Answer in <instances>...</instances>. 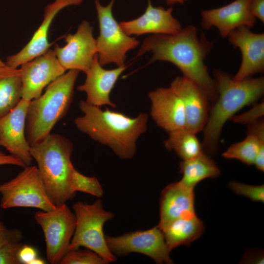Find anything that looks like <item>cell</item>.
Instances as JSON below:
<instances>
[{
    "mask_svg": "<svg viewBox=\"0 0 264 264\" xmlns=\"http://www.w3.org/2000/svg\"><path fill=\"white\" fill-rule=\"evenodd\" d=\"M213 42L192 25L173 34H154L146 38L137 56L153 53L151 62L167 61L176 66L183 76L196 84L207 95L212 105L217 100L215 81L210 76L205 60L211 52Z\"/></svg>",
    "mask_w": 264,
    "mask_h": 264,
    "instance_id": "1",
    "label": "cell"
},
{
    "mask_svg": "<svg viewBox=\"0 0 264 264\" xmlns=\"http://www.w3.org/2000/svg\"><path fill=\"white\" fill-rule=\"evenodd\" d=\"M79 107L83 115L74 120L79 131L108 146L121 159L134 156L137 140L148 128L147 113L131 117L109 109L103 110L84 100L80 101Z\"/></svg>",
    "mask_w": 264,
    "mask_h": 264,
    "instance_id": "2",
    "label": "cell"
},
{
    "mask_svg": "<svg viewBox=\"0 0 264 264\" xmlns=\"http://www.w3.org/2000/svg\"><path fill=\"white\" fill-rule=\"evenodd\" d=\"M218 97L210 106L203 130L204 153L211 156L217 153L220 134L227 120L242 108L256 103L264 93V78L250 77L236 81L233 76L217 69L213 72Z\"/></svg>",
    "mask_w": 264,
    "mask_h": 264,
    "instance_id": "3",
    "label": "cell"
},
{
    "mask_svg": "<svg viewBox=\"0 0 264 264\" xmlns=\"http://www.w3.org/2000/svg\"><path fill=\"white\" fill-rule=\"evenodd\" d=\"M73 151L72 142L58 133H50L30 146L31 156L36 161L47 193L56 206L66 203L74 196L69 188L74 167L70 160Z\"/></svg>",
    "mask_w": 264,
    "mask_h": 264,
    "instance_id": "4",
    "label": "cell"
},
{
    "mask_svg": "<svg viewBox=\"0 0 264 264\" xmlns=\"http://www.w3.org/2000/svg\"><path fill=\"white\" fill-rule=\"evenodd\" d=\"M79 72L69 70L49 84L44 94L30 101L25 134L30 146L40 142L49 135L56 124L67 112Z\"/></svg>",
    "mask_w": 264,
    "mask_h": 264,
    "instance_id": "5",
    "label": "cell"
},
{
    "mask_svg": "<svg viewBox=\"0 0 264 264\" xmlns=\"http://www.w3.org/2000/svg\"><path fill=\"white\" fill-rule=\"evenodd\" d=\"M72 207L76 225L69 250L83 246L95 252L108 263L115 261L116 257L109 249L103 232L104 224L113 218V213L104 209L100 199L92 204L78 201Z\"/></svg>",
    "mask_w": 264,
    "mask_h": 264,
    "instance_id": "6",
    "label": "cell"
},
{
    "mask_svg": "<svg viewBox=\"0 0 264 264\" xmlns=\"http://www.w3.org/2000/svg\"><path fill=\"white\" fill-rule=\"evenodd\" d=\"M0 206L4 209L31 207L46 211L56 206L35 166H26L14 178L0 184Z\"/></svg>",
    "mask_w": 264,
    "mask_h": 264,
    "instance_id": "7",
    "label": "cell"
},
{
    "mask_svg": "<svg viewBox=\"0 0 264 264\" xmlns=\"http://www.w3.org/2000/svg\"><path fill=\"white\" fill-rule=\"evenodd\" d=\"M115 0L103 6L99 0H95L99 24V36L96 40L97 54L100 64L111 63L117 66H124L126 53L136 47L139 42L136 38L127 35L121 28L112 14Z\"/></svg>",
    "mask_w": 264,
    "mask_h": 264,
    "instance_id": "8",
    "label": "cell"
},
{
    "mask_svg": "<svg viewBox=\"0 0 264 264\" xmlns=\"http://www.w3.org/2000/svg\"><path fill=\"white\" fill-rule=\"evenodd\" d=\"M34 219L44 234L47 261L52 264H60L69 250L74 232V213L64 203L51 210L36 212Z\"/></svg>",
    "mask_w": 264,
    "mask_h": 264,
    "instance_id": "9",
    "label": "cell"
},
{
    "mask_svg": "<svg viewBox=\"0 0 264 264\" xmlns=\"http://www.w3.org/2000/svg\"><path fill=\"white\" fill-rule=\"evenodd\" d=\"M105 238L107 245L113 254L124 255L136 252L150 257L157 264H173L170 251L158 226L147 230Z\"/></svg>",
    "mask_w": 264,
    "mask_h": 264,
    "instance_id": "10",
    "label": "cell"
},
{
    "mask_svg": "<svg viewBox=\"0 0 264 264\" xmlns=\"http://www.w3.org/2000/svg\"><path fill=\"white\" fill-rule=\"evenodd\" d=\"M93 28L84 21L73 34L65 36L66 44L54 46V51L61 66L67 70H77L85 73L89 69L97 54L96 40L93 36Z\"/></svg>",
    "mask_w": 264,
    "mask_h": 264,
    "instance_id": "11",
    "label": "cell"
},
{
    "mask_svg": "<svg viewBox=\"0 0 264 264\" xmlns=\"http://www.w3.org/2000/svg\"><path fill=\"white\" fill-rule=\"evenodd\" d=\"M22 99L31 101L39 97L44 88L64 74L61 66L53 50L21 66Z\"/></svg>",
    "mask_w": 264,
    "mask_h": 264,
    "instance_id": "12",
    "label": "cell"
},
{
    "mask_svg": "<svg viewBox=\"0 0 264 264\" xmlns=\"http://www.w3.org/2000/svg\"><path fill=\"white\" fill-rule=\"evenodd\" d=\"M29 101L22 99L9 112L0 118V143L9 153L31 165L30 145L26 137V118Z\"/></svg>",
    "mask_w": 264,
    "mask_h": 264,
    "instance_id": "13",
    "label": "cell"
},
{
    "mask_svg": "<svg viewBox=\"0 0 264 264\" xmlns=\"http://www.w3.org/2000/svg\"><path fill=\"white\" fill-rule=\"evenodd\" d=\"M246 26L239 27L228 35L229 43L239 48L242 54L241 66L233 79L241 81L264 71V34L252 32Z\"/></svg>",
    "mask_w": 264,
    "mask_h": 264,
    "instance_id": "14",
    "label": "cell"
},
{
    "mask_svg": "<svg viewBox=\"0 0 264 264\" xmlns=\"http://www.w3.org/2000/svg\"><path fill=\"white\" fill-rule=\"evenodd\" d=\"M251 0H235L220 8L201 12V27L208 30L216 27L220 36L227 37L234 29L241 26L250 28L256 22L250 10Z\"/></svg>",
    "mask_w": 264,
    "mask_h": 264,
    "instance_id": "15",
    "label": "cell"
},
{
    "mask_svg": "<svg viewBox=\"0 0 264 264\" xmlns=\"http://www.w3.org/2000/svg\"><path fill=\"white\" fill-rule=\"evenodd\" d=\"M150 114L156 125L168 133L186 127L184 105L171 87L158 88L148 92Z\"/></svg>",
    "mask_w": 264,
    "mask_h": 264,
    "instance_id": "16",
    "label": "cell"
},
{
    "mask_svg": "<svg viewBox=\"0 0 264 264\" xmlns=\"http://www.w3.org/2000/svg\"><path fill=\"white\" fill-rule=\"evenodd\" d=\"M171 87L183 102L185 128L196 133L202 131L207 123L211 104L205 93L194 82L183 76L176 77Z\"/></svg>",
    "mask_w": 264,
    "mask_h": 264,
    "instance_id": "17",
    "label": "cell"
},
{
    "mask_svg": "<svg viewBox=\"0 0 264 264\" xmlns=\"http://www.w3.org/2000/svg\"><path fill=\"white\" fill-rule=\"evenodd\" d=\"M83 0H55L47 5L44 8L43 22L35 32L27 44L19 52L8 56L6 66L17 68L23 64L44 54L49 50L51 44L48 42L49 27L56 15L62 9L70 5L80 4Z\"/></svg>",
    "mask_w": 264,
    "mask_h": 264,
    "instance_id": "18",
    "label": "cell"
},
{
    "mask_svg": "<svg viewBox=\"0 0 264 264\" xmlns=\"http://www.w3.org/2000/svg\"><path fill=\"white\" fill-rule=\"evenodd\" d=\"M126 67L124 65L112 69H106L99 63L96 54L89 69L86 73L84 83L78 86L77 89L86 92V101L92 105L100 108L108 105L115 108V104L110 99V93Z\"/></svg>",
    "mask_w": 264,
    "mask_h": 264,
    "instance_id": "19",
    "label": "cell"
},
{
    "mask_svg": "<svg viewBox=\"0 0 264 264\" xmlns=\"http://www.w3.org/2000/svg\"><path fill=\"white\" fill-rule=\"evenodd\" d=\"M173 9L162 6L154 7L148 0L145 12L137 18L120 23L123 31L128 35L146 34H173L182 28L180 22L172 14Z\"/></svg>",
    "mask_w": 264,
    "mask_h": 264,
    "instance_id": "20",
    "label": "cell"
},
{
    "mask_svg": "<svg viewBox=\"0 0 264 264\" xmlns=\"http://www.w3.org/2000/svg\"><path fill=\"white\" fill-rule=\"evenodd\" d=\"M194 189L179 181L171 183L163 189L160 200L158 227L173 220L196 215Z\"/></svg>",
    "mask_w": 264,
    "mask_h": 264,
    "instance_id": "21",
    "label": "cell"
},
{
    "mask_svg": "<svg viewBox=\"0 0 264 264\" xmlns=\"http://www.w3.org/2000/svg\"><path fill=\"white\" fill-rule=\"evenodd\" d=\"M159 228L171 251L180 245L189 246L201 236L204 225L196 214L173 220Z\"/></svg>",
    "mask_w": 264,
    "mask_h": 264,
    "instance_id": "22",
    "label": "cell"
},
{
    "mask_svg": "<svg viewBox=\"0 0 264 264\" xmlns=\"http://www.w3.org/2000/svg\"><path fill=\"white\" fill-rule=\"evenodd\" d=\"M247 126V136L245 139L232 144L222 155L225 158L238 159L251 165L254 164L258 152L264 150V119Z\"/></svg>",
    "mask_w": 264,
    "mask_h": 264,
    "instance_id": "23",
    "label": "cell"
},
{
    "mask_svg": "<svg viewBox=\"0 0 264 264\" xmlns=\"http://www.w3.org/2000/svg\"><path fill=\"white\" fill-rule=\"evenodd\" d=\"M179 167L182 174L179 182L193 189L201 181L208 178H215L220 175L217 164L204 153L195 158L182 160Z\"/></svg>",
    "mask_w": 264,
    "mask_h": 264,
    "instance_id": "24",
    "label": "cell"
},
{
    "mask_svg": "<svg viewBox=\"0 0 264 264\" xmlns=\"http://www.w3.org/2000/svg\"><path fill=\"white\" fill-rule=\"evenodd\" d=\"M22 99L20 69L0 67V118L14 109Z\"/></svg>",
    "mask_w": 264,
    "mask_h": 264,
    "instance_id": "25",
    "label": "cell"
},
{
    "mask_svg": "<svg viewBox=\"0 0 264 264\" xmlns=\"http://www.w3.org/2000/svg\"><path fill=\"white\" fill-rule=\"evenodd\" d=\"M196 134L186 128L172 132L164 141V146L175 152L182 160L195 158L204 153Z\"/></svg>",
    "mask_w": 264,
    "mask_h": 264,
    "instance_id": "26",
    "label": "cell"
},
{
    "mask_svg": "<svg viewBox=\"0 0 264 264\" xmlns=\"http://www.w3.org/2000/svg\"><path fill=\"white\" fill-rule=\"evenodd\" d=\"M69 188L71 193L74 195L76 192L86 193L97 197H101L103 194L102 187L95 177L86 176L74 167L71 175Z\"/></svg>",
    "mask_w": 264,
    "mask_h": 264,
    "instance_id": "27",
    "label": "cell"
},
{
    "mask_svg": "<svg viewBox=\"0 0 264 264\" xmlns=\"http://www.w3.org/2000/svg\"><path fill=\"white\" fill-rule=\"evenodd\" d=\"M109 263L95 252L85 250H69L62 258L61 264H106Z\"/></svg>",
    "mask_w": 264,
    "mask_h": 264,
    "instance_id": "28",
    "label": "cell"
},
{
    "mask_svg": "<svg viewBox=\"0 0 264 264\" xmlns=\"http://www.w3.org/2000/svg\"><path fill=\"white\" fill-rule=\"evenodd\" d=\"M229 187L236 194L249 198L254 201H264V185H250L231 181Z\"/></svg>",
    "mask_w": 264,
    "mask_h": 264,
    "instance_id": "29",
    "label": "cell"
},
{
    "mask_svg": "<svg viewBox=\"0 0 264 264\" xmlns=\"http://www.w3.org/2000/svg\"><path fill=\"white\" fill-rule=\"evenodd\" d=\"M264 101L255 105L250 110L238 115H234L230 120L235 123L248 125L263 118Z\"/></svg>",
    "mask_w": 264,
    "mask_h": 264,
    "instance_id": "30",
    "label": "cell"
},
{
    "mask_svg": "<svg viewBox=\"0 0 264 264\" xmlns=\"http://www.w3.org/2000/svg\"><path fill=\"white\" fill-rule=\"evenodd\" d=\"M23 244L21 242H10L0 248V264H21L19 253Z\"/></svg>",
    "mask_w": 264,
    "mask_h": 264,
    "instance_id": "31",
    "label": "cell"
},
{
    "mask_svg": "<svg viewBox=\"0 0 264 264\" xmlns=\"http://www.w3.org/2000/svg\"><path fill=\"white\" fill-rule=\"evenodd\" d=\"M23 238L22 231L18 229H8L0 220V248L10 242H19Z\"/></svg>",
    "mask_w": 264,
    "mask_h": 264,
    "instance_id": "32",
    "label": "cell"
},
{
    "mask_svg": "<svg viewBox=\"0 0 264 264\" xmlns=\"http://www.w3.org/2000/svg\"><path fill=\"white\" fill-rule=\"evenodd\" d=\"M38 257L36 250L32 246L23 244L19 253V258L21 264H30Z\"/></svg>",
    "mask_w": 264,
    "mask_h": 264,
    "instance_id": "33",
    "label": "cell"
},
{
    "mask_svg": "<svg viewBox=\"0 0 264 264\" xmlns=\"http://www.w3.org/2000/svg\"><path fill=\"white\" fill-rule=\"evenodd\" d=\"M250 10L255 18L264 22V0H251Z\"/></svg>",
    "mask_w": 264,
    "mask_h": 264,
    "instance_id": "34",
    "label": "cell"
},
{
    "mask_svg": "<svg viewBox=\"0 0 264 264\" xmlns=\"http://www.w3.org/2000/svg\"><path fill=\"white\" fill-rule=\"evenodd\" d=\"M3 165H13L21 167H25L23 161L16 156L10 154H6L0 151V166Z\"/></svg>",
    "mask_w": 264,
    "mask_h": 264,
    "instance_id": "35",
    "label": "cell"
},
{
    "mask_svg": "<svg viewBox=\"0 0 264 264\" xmlns=\"http://www.w3.org/2000/svg\"><path fill=\"white\" fill-rule=\"evenodd\" d=\"M188 0H166V2L168 5H172L176 3L183 4Z\"/></svg>",
    "mask_w": 264,
    "mask_h": 264,
    "instance_id": "36",
    "label": "cell"
},
{
    "mask_svg": "<svg viewBox=\"0 0 264 264\" xmlns=\"http://www.w3.org/2000/svg\"><path fill=\"white\" fill-rule=\"evenodd\" d=\"M45 264L44 261L39 257L34 259L30 263V264Z\"/></svg>",
    "mask_w": 264,
    "mask_h": 264,
    "instance_id": "37",
    "label": "cell"
},
{
    "mask_svg": "<svg viewBox=\"0 0 264 264\" xmlns=\"http://www.w3.org/2000/svg\"><path fill=\"white\" fill-rule=\"evenodd\" d=\"M6 65L0 59V67L5 66Z\"/></svg>",
    "mask_w": 264,
    "mask_h": 264,
    "instance_id": "38",
    "label": "cell"
},
{
    "mask_svg": "<svg viewBox=\"0 0 264 264\" xmlns=\"http://www.w3.org/2000/svg\"><path fill=\"white\" fill-rule=\"evenodd\" d=\"M1 146L0 143V147Z\"/></svg>",
    "mask_w": 264,
    "mask_h": 264,
    "instance_id": "39",
    "label": "cell"
}]
</instances>
